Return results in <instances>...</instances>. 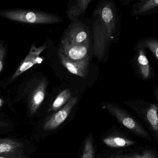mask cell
<instances>
[{"label":"cell","mask_w":158,"mask_h":158,"mask_svg":"<svg viewBox=\"0 0 158 158\" xmlns=\"http://www.w3.org/2000/svg\"><path fill=\"white\" fill-rule=\"evenodd\" d=\"M77 101V97H72L66 104L45 122L44 130H52L57 129L67 118Z\"/></svg>","instance_id":"10"},{"label":"cell","mask_w":158,"mask_h":158,"mask_svg":"<svg viewBox=\"0 0 158 158\" xmlns=\"http://www.w3.org/2000/svg\"><path fill=\"white\" fill-rule=\"evenodd\" d=\"M124 158H156L153 152L149 150L143 151L140 154L126 156Z\"/></svg>","instance_id":"20"},{"label":"cell","mask_w":158,"mask_h":158,"mask_svg":"<svg viewBox=\"0 0 158 158\" xmlns=\"http://www.w3.org/2000/svg\"><path fill=\"white\" fill-rule=\"evenodd\" d=\"M2 100H1V99H0V106H1V105H2Z\"/></svg>","instance_id":"25"},{"label":"cell","mask_w":158,"mask_h":158,"mask_svg":"<svg viewBox=\"0 0 158 158\" xmlns=\"http://www.w3.org/2000/svg\"><path fill=\"white\" fill-rule=\"evenodd\" d=\"M7 125H8V124L6 123V122L0 121V128L6 127V126H7Z\"/></svg>","instance_id":"23"},{"label":"cell","mask_w":158,"mask_h":158,"mask_svg":"<svg viewBox=\"0 0 158 158\" xmlns=\"http://www.w3.org/2000/svg\"><path fill=\"white\" fill-rule=\"evenodd\" d=\"M145 105L148 121L158 136V107L153 103L145 102Z\"/></svg>","instance_id":"16"},{"label":"cell","mask_w":158,"mask_h":158,"mask_svg":"<svg viewBox=\"0 0 158 158\" xmlns=\"http://www.w3.org/2000/svg\"><path fill=\"white\" fill-rule=\"evenodd\" d=\"M0 15L8 19L23 22L37 24H52L59 23L62 18L55 15L30 10H7L0 12Z\"/></svg>","instance_id":"1"},{"label":"cell","mask_w":158,"mask_h":158,"mask_svg":"<svg viewBox=\"0 0 158 158\" xmlns=\"http://www.w3.org/2000/svg\"><path fill=\"white\" fill-rule=\"evenodd\" d=\"M57 53L61 64L70 73L84 79L86 78L88 75L91 55L82 60L73 61L66 57L59 49L57 50Z\"/></svg>","instance_id":"9"},{"label":"cell","mask_w":158,"mask_h":158,"mask_svg":"<svg viewBox=\"0 0 158 158\" xmlns=\"http://www.w3.org/2000/svg\"><path fill=\"white\" fill-rule=\"evenodd\" d=\"M93 41L94 55L99 60L104 57L111 41L105 24L99 17L93 23Z\"/></svg>","instance_id":"4"},{"label":"cell","mask_w":158,"mask_h":158,"mask_svg":"<svg viewBox=\"0 0 158 158\" xmlns=\"http://www.w3.org/2000/svg\"><path fill=\"white\" fill-rule=\"evenodd\" d=\"M154 93H155V96L158 101V85L155 86Z\"/></svg>","instance_id":"22"},{"label":"cell","mask_w":158,"mask_h":158,"mask_svg":"<svg viewBox=\"0 0 158 158\" xmlns=\"http://www.w3.org/2000/svg\"><path fill=\"white\" fill-rule=\"evenodd\" d=\"M92 0H77L71 1L69 4L66 11L67 16L70 21L78 19V18L83 15Z\"/></svg>","instance_id":"14"},{"label":"cell","mask_w":158,"mask_h":158,"mask_svg":"<svg viewBox=\"0 0 158 158\" xmlns=\"http://www.w3.org/2000/svg\"><path fill=\"white\" fill-rule=\"evenodd\" d=\"M94 15L98 17L105 24L111 41L115 37L118 27V15L114 5L111 2L100 4L95 11Z\"/></svg>","instance_id":"2"},{"label":"cell","mask_w":158,"mask_h":158,"mask_svg":"<svg viewBox=\"0 0 158 158\" xmlns=\"http://www.w3.org/2000/svg\"><path fill=\"white\" fill-rule=\"evenodd\" d=\"M103 142L108 146L111 147H123L133 145L134 141L121 137H109L103 139Z\"/></svg>","instance_id":"18"},{"label":"cell","mask_w":158,"mask_h":158,"mask_svg":"<svg viewBox=\"0 0 158 158\" xmlns=\"http://www.w3.org/2000/svg\"><path fill=\"white\" fill-rule=\"evenodd\" d=\"M4 53V48L2 45H0V72L2 69L3 59V56Z\"/></svg>","instance_id":"21"},{"label":"cell","mask_w":158,"mask_h":158,"mask_svg":"<svg viewBox=\"0 0 158 158\" xmlns=\"http://www.w3.org/2000/svg\"><path fill=\"white\" fill-rule=\"evenodd\" d=\"M48 82L46 78H42L33 83L29 96V108L31 115L38 111L46 95Z\"/></svg>","instance_id":"8"},{"label":"cell","mask_w":158,"mask_h":158,"mask_svg":"<svg viewBox=\"0 0 158 158\" xmlns=\"http://www.w3.org/2000/svg\"><path fill=\"white\" fill-rule=\"evenodd\" d=\"M62 38L72 44H83L89 41L87 28L78 19L72 21L69 24Z\"/></svg>","instance_id":"7"},{"label":"cell","mask_w":158,"mask_h":158,"mask_svg":"<svg viewBox=\"0 0 158 158\" xmlns=\"http://www.w3.org/2000/svg\"><path fill=\"white\" fill-rule=\"evenodd\" d=\"M46 48L47 45L46 44H44L39 47H36L34 44L32 45L28 54L19 67L11 80L15 79L18 76L38 63L40 55Z\"/></svg>","instance_id":"12"},{"label":"cell","mask_w":158,"mask_h":158,"mask_svg":"<svg viewBox=\"0 0 158 158\" xmlns=\"http://www.w3.org/2000/svg\"><path fill=\"white\" fill-rule=\"evenodd\" d=\"M105 107L124 127L143 138L150 139L149 134L145 130L121 109L111 104L106 105Z\"/></svg>","instance_id":"5"},{"label":"cell","mask_w":158,"mask_h":158,"mask_svg":"<svg viewBox=\"0 0 158 158\" xmlns=\"http://www.w3.org/2000/svg\"><path fill=\"white\" fill-rule=\"evenodd\" d=\"M24 147V144L17 140L10 138L0 139V156H23Z\"/></svg>","instance_id":"11"},{"label":"cell","mask_w":158,"mask_h":158,"mask_svg":"<svg viewBox=\"0 0 158 158\" xmlns=\"http://www.w3.org/2000/svg\"><path fill=\"white\" fill-rule=\"evenodd\" d=\"M138 48H143L145 50L146 49L149 50L158 63V38L148 36V37H143L140 38L135 44L134 49Z\"/></svg>","instance_id":"15"},{"label":"cell","mask_w":158,"mask_h":158,"mask_svg":"<svg viewBox=\"0 0 158 158\" xmlns=\"http://www.w3.org/2000/svg\"><path fill=\"white\" fill-rule=\"evenodd\" d=\"M0 158H25L24 156L18 157H7L0 156Z\"/></svg>","instance_id":"24"},{"label":"cell","mask_w":158,"mask_h":158,"mask_svg":"<svg viewBox=\"0 0 158 158\" xmlns=\"http://www.w3.org/2000/svg\"><path fill=\"white\" fill-rule=\"evenodd\" d=\"M131 13L135 17L158 14V0H139L132 6Z\"/></svg>","instance_id":"13"},{"label":"cell","mask_w":158,"mask_h":158,"mask_svg":"<svg viewBox=\"0 0 158 158\" xmlns=\"http://www.w3.org/2000/svg\"><path fill=\"white\" fill-rule=\"evenodd\" d=\"M134 50L135 53L131 62L135 74L143 81L153 80L156 73L147 56L145 49L138 48Z\"/></svg>","instance_id":"3"},{"label":"cell","mask_w":158,"mask_h":158,"mask_svg":"<svg viewBox=\"0 0 158 158\" xmlns=\"http://www.w3.org/2000/svg\"><path fill=\"white\" fill-rule=\"evenodd\" d=\"M72 98V93L69 89H65L57 95L48 109V112L57 111L62 108Z\"/></svg>","instance_id":"17"},{"label":"cell","mask_w":158,"mask_h":158,"mask_svg":"<svg viewBox=\"0 0 158 158\" xmlns=\"http://www.w3.org/2000/svg\"><path fill=\"white\" fill-rule=\"evenodd\" d=\"M58 49L66 57L73 61L84 59L90 54L89 41L83 44H72L62 38Z\"/></svg>","instance_id":"6"},{"label":"cell","mask_w":158,"mask_h":158,"mask_svg":"<svg viewBox=\"0 0 158 158\" xmlns=\"http://www.w3.org/2000/svg\"><path fill=\"white\" fill-rule=\"evenodd\" d=\"M94 151L93 142L91 137H90L85 141L81 158H94Z\"/></svg>","instance_id":"19"}]
</instances>
